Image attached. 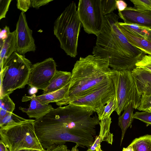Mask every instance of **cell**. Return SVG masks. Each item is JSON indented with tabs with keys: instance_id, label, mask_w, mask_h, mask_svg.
<instances>
[{
	"instance_id": "cell-13",
	"label": "cell",
	"mask_w": 151,
	"mask_h": 151,
	"mask_svg": "<svg viewBox=\"0 0 151 151\" xmlns=\"http://www.w3.org/2000/svg\"><path fill=\"white\" fill-rule=\"evenodd\" d=\"M35 94L31 96H25L22 99V102L30 101V104L28 108L20 106L19 109L23 112L26 113L30 118H35L37 120L44 116L54 108L50 104H44L38 101L36 98Z\"/></svg>"
},
{
	"instance_id": "cell-26",
	"label": "cell",
	"mask_w": 151,
	"mask_h": 151,
	"mask_svg": "<svg viewBox=\"0 0 151 151\" xmlns=\"http://www.w3.org/2000/svg\"><path fill=\"white\" fill-rule=\"evenodd\" d=\"M116 0H101V5L103 13L104 16L113 12L117 9L116 5Z\"/></svg>"
},
{
	"instance_id": "cell-32",
	"label": "cell",
	"mask_w": 151,
	"mask_h": 151,
	"mask_svg": "<svg viewBox=\"0 0 151 151\" xmlns=\"http://www.w3.org/2000/svg\"><path fill=\"white\" fill-rule=\"evenodd\" d=\"M17 1V8L22 12H26L31 7V0H18Z\"/></svg>"
},
{
	"instance_id": "cell-3",
	"label": "cell",
	"mask_w": 151,
	"mask_h": 151,
	"mask_svg": "<svg viewBox=\"0 0 151 151\" xmlns=\"http://www.w3.org/2000/svg\"><path fill=\"white\" fill-rule=\"evenodd\" d=\"M107 58L90 55L81 57L72 70L68 90L63 100L56 102L59 107L67 105L74 99L111 79V69Z\"/></svg>"
},
{
	"instance_id": "cell-14",
	"label": "cell",
	"mask_w": 151,
	"mask_h": 151,
	"mask_svg": "<svg viewBox=\"0 0 151 151\" xmlns=\"http://www.w3.org/2000/svg\"><path fill=\"white\" fill-rule=\"evenodd\" d=\"M131 71L139 96L141 97L151 95V72L138 67H135Z\"/></svg>"
},
{
	"instance_id": "cell-44",
	"label": "cell",
	"mask_w": 151,
	"mask_h": 151,
	"mask_svg": "<svg viewBox=\"0 0 151 151\" xmlns=\"http://www.w3.org/2000/svg\"><path fill=\"white\" fill-rule=\"evenodd\" d=\"M29 150H21L18 151H28Z\"/></svg>"
},
{
	"instance_id": "cell-15",
	"label": "cell",
	"mask_w": 151,
	"mask_h": 151,
	"mask_svg": "<svg viewBox=\"0 0 151 151\" xmlns=\"http://www.w3.org/2000/svg\"><path fill=\"white\" fill-rule=\"evenodd\" d=\"M111 118L107 117L103 118L100 121L99 125L100 130L99 134L96 136L92 146L88 149L91 151L96 150L101 143L103 141L112 145L113 135L110 132V126L112 122Z\"/></svg>"
},
{
	"instance_id": "cell-39",
	"label": "cell",
	"mask_w": 151,
	"mask_h": 151,
	"mask_svg": "<svg viewBox=\"0 0 151 151\" xmlns=\"http://www.w3.org/2000/svg\"><path fill=\"white\" fill-rule=\"evenodd\" d=\"M122 151H134L132 147L129 145L126 148H123Z\"/></svg>"
},
{
	"instance_id": "cell-36",
	"label": "cell",
	"mask_w": 151,
	"mask_h": 151,
	"mask_svg": "<svg viewBox=\"0 0 151 151\" xmlns=\"http://www.w3.org/2000/svg\"><path fill=\"white\" fill-rule=\"evenodd\" d=\"M67 147V146L64 144L60 146H58L50 150H46V151H65Z\"/></svg>"
},
{
	"instance_id": "cell-38",
	"label": "cell",
	"mask_w": 151,
	"mask_h": 151,
	"mask_svg": "<svg viewBox=\"0 0 151 151\" xmlns=\"http://www.w3.org/2000/svg\"><path fill=\"white\" fill-rule=\"evenodd\" d=\"M78 147H79L78 145L76 144L75 146L72 147L71 150L68 149L67 147L65 151H78Z\"/></svg>"
},
{
	"instance_id": "cell-40",
	"label": "cell",
	"mask_w": 151,
	"mask_h": 151,
	"mask_svg": "<svg viewBox=\"0 0 151 151\" xmlns=\"http://www.w3.org/2000/svg\"><path fill=\"white\" fill-rule=\"evenodd\" d=\"M32 88L30 90L29 92L31 94H33L36 93L37 92L38 89L34 87H32Z\"/></svg>"
},
{
	"instance_id": "cell-34",
	"label": "cell",
	"mask_w": 151,
	"mask_h": 151,
	"mask_svg": "<svg viewBox=\"0 0 151 151\" xmlns=\"http://www.w3.org/2000/svg\"><path fill=\"white\" fill-rule=\"evenodd\" d=\"M10 32L9 27L7 26H6L3 29H1L0 30V40L2 41L5 39Z\"/></svg>"
},
{
	"instance_id": "cell-17",
	"label": "cell",
	"mask_w": 151,
	"mask_h": 151,
	"mask_svg": "<svg viewBox=\"0 0 151 151\" xmlns=\"http://www.w3.org/2000/svg\"><path fill=\"white\" fill-rule=\"evenodd\" d=\"M0 67L14 52H16V31L10 32L7 38L0 40Z\"/></svg>"
},
{
	"instance_id": "cell-45",
	"label": "cell",
	"mask_w": 151,
	"mask_h": 151,
	"mask_svg": "<svg viewBox=\"0 0 151 151\" xmlns=\"http://www.w3.org/2000/svg\"><path fill=\"white\" fill-rule=\"evenodd\" d=\"M30 151H41L37 150H30Z\"/></svg>"
},
{
	"instance_id": "cell-8",
	"label": "cell",
	"mask_w": 151,
	"mask_h": 151,
	"mask_svg": "<svg viewBox=\"0 0 151 151\" xmlns=\"http://www.w3.org/2000/svg\"><path fill=\"white\" fill-rule=\"evenodd\" d=\"M115 96L114 85L111 79L74 99L68 105L71 104L90 108L97 113L99 120L105 104Z\"/></svg>"
},
{
	"instance_id": "cell-11",
	"label": "cell",
	"mask_w": 151,
	"mask_h": 151,
	"mask_svg": "<svg viewBox=\"0 0 151 151\" xmlns=\"http://www.w3.org/2000/svg\"><path fill=\"white\" fill-rule=\"evenodd\" d=\"M16 52L22 55L28 52H35L36 47L32 30L29 27L24 12H22L16 26Z\"/></svg>"
},
{
	"instance_id": "cell-30",
	"label": "cell",
	"mask_w": 151,
	"mask_h": 151,
	"mask_svg": "<svg viewBox=\"0 0 151 151\" xmlns=\"http://www.w3.org/2000/svg\"><path fill=\"white\" fill-rule=\"evenodd\" d=\"M151 107V95L141 96L140 104L137 109L139 111H146Z\"/></svg>"
},
{
	"instance_id": "cell-27",
	"label": "cell",
	"mask_w": 151,
	"mask_h": 151,
	"mask_svg": "<svg viewBox=\"0 0 151 151\" xmlns=\"http://www.w3.org/2000/svg\"><path fill=\"white\" fill-rule=\"evenodd\" d=\"M134 7L139 10L151 11V0H131Z\"/></svg>"
},
{
	"instance_id": "cell-4",
	"label": "cell",
	"mask_w": 151,
	"mask_h": 151,
	"mask_svg": "<svg viewBox=\"0 0 151 151\" xmlns=\"http://www.w3.org/2000/svg\"><path fill=\"white\" fill-rule=\"evenodd\" d=\"M81 25L74 2L65 8L54 23V34L59 40L60 47L71 57L75 58L77 55Z\"/></svg>"
},
{
	"instance_id": "cell-33",
	"label": "cell",
	"mask_w": 151,
	"mask_h": 151,
	"mask_svg": "<svg viewBox=\"0 0 151 151\" xmlns=\"http://www.w3.org/2000/svg\"><path fill=\"white\" fill-rule=\"evenodd\" d=\"M53 0H31V7L37 9L45 5Z\"/></svg>"
},
{
	"instance_id": "cell-35",
	"label": "cell",
	"mask_w": 151,
	"mask_h": 151,
	"mask_svg": "<svg viewBox=\"0 0 151 151\" xmlns=\"http://www.w3.org/2000/svg\"><path fill=\"white\" fill-rule=\"evenodd\" d=\"M116 5L119 12L123 11L127 7V4L123 0H116Z\"/></svg>"
},
{
	"instance_id": "cell-22",
	"label": "cell",
	"mask_w": 151,
	"mask_h": 151,
	"mask_svg": "<svg viewBox=\"0 0 151 151\" xmlns=\"http://www.w3.org/2000/svg\"><path fill=\"white\" fill-rule=\"evenodd\" d=\"M15 108V104L9 95L0 97V118L12 113Z\"/></svg>"
},
{
	"instance_id": "cell-9",
	"label": "cell",
	"mask_w": 151,
	"mask_h": 151,
	"mask_svg": "<svg viewBox=\"0 0 151 151\" xmlns=\"http://www.w3.org/2000/svg\"><path fill=\"white\" fill-rule=\"evenodd\" d=\"M77 11L85 32L97 36L102 29L104 22L101 0H80Z\"/></svg>"
},
{
	"instance_id": "cell-18",
	"label": "cell",
	"mask_w": 151,
	"mask_h": 151,
	"mask_svg": "<svg viewBox=\"0 0 151 151\" xmlns=\"http://www.w3.org/2000/svg\"><path fill=\"white\" fill-rule=\"evenodd\" d=\"M70 72L57 70L48 86L44 90L42 94L51 93L62 88L70 81Z\"/></svg>"
},
{
	"instance_id": "cell-10",
	"label": "cell",
	"mask_w": 151,
	"mask_h": 151,
	"mask_svg": "<svg viewBox=\"0 0 151 151\" xmlns=\"http://www.w3.org/2000/svg\"><path fill=\"white\" fill-rule=\"evenodd\" d=\"M56 67L52 58L32 65L27 84L31 88L44 90L49 85L57 70Z\"/></svg>"
},
{
	"instance_id": "cell-43",
	"label": "cell",
	"mask_w": 151,
	"mask_h": 151,
	"mask_svg": "<svg viewBox=\"0 0 151 151\" xmlns=\"http://www.w3.org/2000/svg\"><path fill=\"white\" fill-rule=\"evenodd\" d=\"M146 111L151 112V107L148 109Z\"/></svg>"
},
{
	"instance_id": "cell-29",
	"label": "cell",
	"mask_w": 151,
	"mask_h": 151,
	"mask_svg": "<svg viewBox=\"0 0 151 151\" xmlns=\"http://www.w3.org/2000/svg\"><path fill=\"white\" fill-rule=\"evenodd\" d=\"M136 67L143 68L151 72V56L145 55L137 63Z\"/></svg>"
},
{
	"instance_id": "cell-19",
	"label": "cell",
	"mask_w": 151,
	"mask_h": 151,
	"mask_svg": "<svg viewBox=\"0 0 151 151\" xmlns=\"http://www.w3.org/2000/svg\"><path fill=\"white\" fill-rule=\"evenodd\" d=\"M134 105L132 102L128 104L124 110L122 114L118 118V125L122 130V136L120 141L121 145L125 134L127 129L132 123L133 119Z\"/></svg>"
},
{
	"instance_id": "cell-16",
	"label": "cell",
	"mask_w": 151,
	"mask_h": 151,
	"mask_svg": "<svg viewBox=\"0 0 151 151\" xmlns=\"http://www.w3.org/2000/svg\"><path fill=\"white\" fill-rule=\"evenodd\" d=\"M118 27L132 45L140 50L145 54L151 56V41L147 39L136 35L128 29L119 24V23Z\"/></svg>"
},
{
	"instance_id": "cell-37",
	"label": "cell",
	"mask_w": 151,
	"mask_h": 151,
	"mask_svg": "<svg viewBox=\"0 0 151 151\" xmlns=\"http://www.w3.org/2000/svg\"><path fill=\"white\" fill-rule=\"evenodd\" d=\"M0 151H10L4 142L1 140L0 141Z\"/></svg>"
},
{
	"instance_id": "cell-42",
	"label": "cell",
	"mask_w": 151,
	"mask_h": 151,
	"mask_svg": "<svg viewBox=\"0 0 151 151\" xmlns=\"http://www.w3.org/2000/svg\"><path fill=\"white\" fill-rule=\"evenodd\" d=\"M96 150L97 151H104L102 150L101 148V145L96 148Z\"/></svg>"
},
{
	"instance_id": "cell-7",
	"label": "cell",
	"mask_w": 151,
	"mask_h": 151,
	"mask_svg": "<svg viewBox=\"0 0 151 151\" xmlns=\"http://www.w3.org/2000/svg\"><path fill=\"white\" fill-rule=\"evenodd\" d=\"M132 70H116L111 69V74L113 82L117 107L115 111L120 115L131 102L134 108L137 109L140 104L141 97L138 94Z\"/></svg>"
},
{
	"instance_id": "cell-28",
	"label": "cell",
	"mask_w": 151,
	"mask_h": 151,
	"mask_svg": "<svg viewBox=\"0 0 151 151\" xmlns=\"http://www.w3.org/2000/svg\"><path fill=\"white\" fill-rule=\"evenodd\" d=\"M133 118L139 119L147 124L151 125V112L144 111L136 112L133 115Z\"/></svg>"
},
{
	"instance_id": "cell-46",
	"label": "cell",
	"mask_w": 151,
	"mask_h": 151,
	"mask_svg": "<svg viewBox=\"0 0 151 151\" xmlns=\"http://www.w3.org/2000/svg\"><path fill=\"white\" fill-rule=\"evenodd\" d=\"M86 151H97L96 150H93V151H91L89 150V149H88Z\"/></svg>"
},
{
	"instance_id": "cell-2",
	"label": "cell",
	"mask_w": 151,
	"mask_h": 151,
	"mask_svg": "<svg viewBox=\"0 0 151 151\" xmlns=\"http://www.w3.org/2000/svg\"><path fill=\"white\" fill-rule=\"evenodd\" d=\"M119 16L113 12L104 16L102 29L97 36L93 55L108 58L116 70H132L145 53L132 45L118 27Z\"/></svg>"
},
{
	"instance_id": "cell-31",
	"label": "cell",
	"mask_w": 151,
	"mask_h": 151,
	"mask_svg": "<svg viewBox=\"0 0 151 151\" xmlns=\"http://www.w3.org/2000/svg\"><path fill=\"white\" fill-rule=\"evenodd\" d=\"M12 0H0V19L6 17Z\"/></svg>"
},
{
	"instance_id": "cell-41",
	"label": "cell",
	"mask_w": 151,
	"mask_h": 151,
	"mask_svg": "<svg viewBox=\"0 0 151 151\" xmlns=\"http://www.w3.org/2000/svg\"><path fill=\"white\" fill-rule=\"evenodd\" d=\"M147 39L151 41V30H148V34L147 36Z\"/></svg>"
},
{
	"instance_id": "cell-6",
	"label": "cell",
	"mask_w": 151,
	"mask_h": 151,
	"mask_svg": "<svg viewBox=\"0 0 151 151\" xmlns=\"http://www.w3.org/2000/svg\"><path fill=\"white\" fill-rule=\"evenodd\" d=\"M35 121L27 119L20 123L0 127L1 140L10 151L23 150L46 151L36 134Z\"/></svg>"
},
{
	"instance_id": "cell-12",
	"label": "cell",
	"mask_w": 151,
	"mask_h": 151,
	"mask_svg": "<svg viewBox=\"0 0 151 151\" xmlns=\"http://www.w3.org/2000/svg\"><path fill=\"white\" fill-rule=\"evenodd\" d=\"M118 16L124 23L136 24L151 30V11L141 10L129 7L123 11L119 12Z\"/></svg>"
},
{
	"instance_id": "cell-25",
	"label": "cell",
	"mask_w": 151,
	"mask_h": 151,
	"mask_svg": "<svg viewBox=\"0 0 151 151\" xmlns=\"http://www.w3.org/2000/svg\"><path fill=\"white\" fill-rule=\"evenodd\" d=\"M117 107V102L115 96L104 106L102 114L99 121L104 118L110 117L112 112L116 111Z\"/></svg>"
},
{
	"instance_id": "cell-47",
	"label": "cell",
	"mask_w": 151,
	"mask_h": 151,
	"mask_svg": "<svg viewBox=\"0 0 151 151\" xmlns=\"http://www.w3.org/2000/svg\"><path fill=\"white\" fill-rule=\"evenodd\" d=\"M30 151V150H29V151Z\"/></svg>"
},
{
	"instance_id": "cell-23",
	"label": "cell",
	"mask_w": 151,
	"mask_h": 151,
	"mask_svg": "<svg viewBox=\"0 0 151 151\" xmlns=\"http://www.w3.org/2000/svg\"><path fill=\"white\" fill-rule=\"evenodd\" d=\"M119 24L131 31L136 35L147 39L149 29L135 24H127L121 22H119Z\"/></svg>"
},
{
	"instance_id": "cell-1",
	"label": "cell",
	"mask_w": 151,
	"mask_h": 151,
	"mask_svg": "<svg viewBox=\"0 0 151 151\" xmlns=\"http://www.w3.org/2000/svg\"><path fill=\"white\" fill-rule=\"evenodd\" d=\"M91 109L69 104L54 108L37 121V131L42 143L53 149L71 142L89 148L96 136L100 121Z\"/></svg>"
},
{
	"instance_id": "cell-5",
	"label": "cell",
	"mask_w": 151,
	"mask_h": 151,
	"mask_svg": "<svg viewBox=\"0 0 151 151\" xmlns=\"http://www.w3.org/2000/svg\"><path fill=\"white\" fill-rule=\"evenodd\" d=\"M32 65L29 60L16 52L11 55L0 67V97L24 87Z\"/></svg>"
},
{
	"instance_id": "cell-20",
	"label": "cell",
	"mask_w": 151,
	"mask_h": 151,
	"mask_svg": "<svg viewBox=\"0 0 151 151\" xmlns=\"http://www.w3.org/2000/svg\"><path fill=\"white\" fill-rule=\"evenodd\" d=\"M70 81L65 86L58 91L40 95L36 96V98L40 102L44 104L52 102H56L63 99L68 91Z\"/></svg>"
},
{
	"instance_id": "cell-24",
	"label": "cell",
	"mask_w": 151,
	"mask_h": 151,
	"mask_svg": "<svg viewBox=\"0 0 151 151\" xmlns=\"http://www.w3.org/2000/svg\"><path fill=\"white\" fill-rule=\"evenodd\" d=\"M26 120L13 113H11L0 118V127L18 123Z\"/></svg>"
},
{
	"instance_id": "cell-21",
	"label": "cell",
	"mask_w": 151,
	"mask_h": 151,
	"mask_svg": "<svg viewBox=\"0 0 151 151\" xmlns=\"http://www.w3.org/2000/svg\"><path fill=\"white\" fill-rule=\"evenodd\" d=\"M129 145L134 151H151V135L147 134L136 138Z\"/></svg>"
}]
</instances>
